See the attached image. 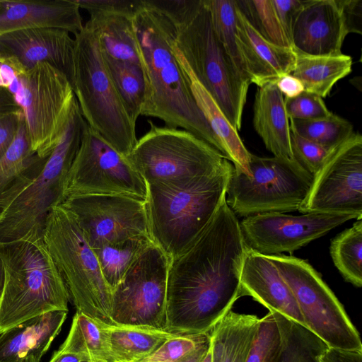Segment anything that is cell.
Returning <instances> with one entry per match:
<instances>
[{
  "label": "cell",
  "mask_w": 362,
  "mask_h": 362,
  "mask_svg": "<svg viewBox=\"0 0 362 362\" xmlns=\"http://www.w3.org/2000/svg\"><path fill=\"white\" fill-rule=\"evenodd\" d=\"M246 250L237 216L225 199L203 232L169 260L165 331L209 333L242 296Z\"/></svg>",
  "instance_id": "obj_1"
},
{
  "label": "cell",
  "mask_w": 362,
  "mask_h": 362,
  "mask_svg": "<svg viewBox=\"0 0 362 362\" xmlns=\"http://www.w3.org/2000/svg\"><path fill=\"white\" fill-rule=\"evenodd\" d=\"M132 20L145 81L141 116L156 117L167 127L190 132L221 154L173 52L175 28L173 23L144 0Z\"/></svg>",
  "instance_id": "obj_2"
},
{
  "label": "cell",
  "mask_w": 362,
  "mask_h": 362,
  "mask_svg": "<svg viewBox=\"0 0 362 362\" xmlns=\"http://www.w3.org/2000/svg\"><path fill=\"white\" fill-rule=\"evenodd\" d=\"M234 169L227 160L216 170L178 187L147 185L148 235L168 260L203 232L226 197Z\"/></svg>",
  "instance_id": "obj_3"
},
{
  "label": "cell",
  "mask_w": 362,
  "mask_h": 362,
  "mask_svg": "<svg viewBox=\"0 0 362 362\" xmlns=\"http://www.w3.org/2000/svg\"><path fill=\"white\" fill-rule=\"evenodd\" d=\"M4 284L0 296V334L49 312L69 311L70 296L44 240L0 244Z\"/></svg>",
  "instance_id": "obj_4"
},
{
  "label": "cell",
  "mask_w": 362,
  "mask_h": 362,
  "mask_svg": "<svg viewBox=\"0 0 362 362\" xmlns=\"http://www.w3.org/2000/svg\"><path fill=\"white\" fill-rule=\"evenodd\" d=\"M0 88L11 93L23 112L31 151L40 157L49 156L76 100L68 78L48 63L26 69L0 55Z\"/></svg>",
  "instance_id": "obj_5"
},
{
  "label": "cell",
  "mask_w": 362,
  "mask_h": 362,
  "mask_svg": "<svg viewBox=\"0 0 362 362\" xmlns=\"http://www.w3.org/2000/svg\"><path fill=\"white\" fill-rule=\"evenodd\" d=\"M71 85L88 125L126 157L136 141L129 115L105 66L97 35L86 23L74 35Z\"/></svg>",
  "instance_id": "obj_6"
},
{
  "label": "cell",
  "mask_w": 362,
  "mask_h": 362,
  "mask_svg": "<svg viewBox=\"0 0 362 362\" xmlns=\"http://www.w3.org/2000/svg\"><path fill=\"white\" fill-rule=\"evenodd\" d=\"M87 124L76 100L44 167L0 216V244L44 240L49 211L66 199L68 175Z\"/></svg>",
  "instance_id": "obj_7"
},
{
  "label": "cell",
  "mask_w": 362,
  "mask_h": 362,
  "mask_svg": "<svg viewBox=\"0 0 362 362\" xmlns=\"http://www.w3.org/2000/svg\"><path fill=\"white\" fill-rule=\"evenodd\" d=\"M43 239L76 312L111 324L112 291L93 249L63 205L49 211Z\"/></svg>",
  "instance_id": "obj_8"
},
{
  "label": "cell",
  "mask_w": 362,
  "mask_h": 362,
  "mask_svg": "<svg viewBox=\"0 0 362 362\" xmlns=\"http://www.w3.org/2000/svg\"><path fill=\"white\" fill-rule=\"evenodd\" d=\"M148 122V131L126 156L147 185L185 186L228 160L190 132Z\"/></svg>",
  "instance_id": "obj_9"
},
{
  "label": "cell",
  "mask_w": 362,
  "mask_h": 362,
  "mask_svg": "<svg viewBox=\"0 0 362 362\" xmlns=\"http://www.w3.org/2000/svg\"><path fill=\"white\" fill-rule=\"evenodd\" d=\"M175 28V47L239 131L250 83L240 75L216 39L204 0L185 23Z\"/></svg>",
  "instance_id": "obj_10"
},
{
  "label": "cell",
  "mask_w": 362,
  "mask_h": 362,
  "mask_svg": "<svg viewBox=\"0 0 362 362\" xmlns=\"http://www.w3.org/2000/svg\"><path fill=\"white\" fill-rule=\"evenodd\" d=\"M249 169L250 177L233 169L226 191L227 204L243 217L298 211L313 180L294 159L251 153Z\"/></svg>",
  "instance_id": "obj_11"
},
{
  "label": "cell",
  "mask_w": 362,
  "mask_h": 362,
  "mask_svg": "<svg viewBox=\"0 0 362 362\" xmlns=\"http://www.w3.org/2000/svg\"><path fill=\"white\" fill-rule=\"evenodd\" d=\"M267 257L291 290L306 328L328 347L362 349L359 333L342 304L307 261L281 254Z\"/></svg>",
  "instance_id": "obj_12"
},
{
  "label": "cell",
  "mask_w": 362,
  "mask_h": 362,
  "mask_svg": "<svg viewBox=\"0 0 362 362\" xmlns=\"http://www.w3.org/2000/svg\"><path fill=\"white\" fill-rule=\"evenodd\" d=\"M168 262L153 243L135 259L112 291L111 324L165 330Z\"/></svg>",
  "instance_id": "obj_13"
},
{
  "label": "cell",
  "mask_w": 362,
  "mask_h": 362,
  "mask_svg": "<svg viewBox=\"0 0 362 362\" xmlns=\"http://www.w3.org/2000/svg\"><path fill=\"white\" fill-rule=\"evenodd\" d=\"M146 184L126 157L88 124L70 168L66 198L120 194L146 200Z\"/></svg>",
  "instance_id": "obj_14"
},
{
  "label": "cell",
  "mask_w": 362,
  "mask_h": 362,
  "mask_svg": "<svg viewBox=\"0 0 362 362\" xmlns=\"http://www.w3.org/2000/svg\"><path fill=\"white\" fill-rule=\"evenodd\" d=\"M298 211L349 214L362 218V136L358 132L333 148L313 175Z\"/></svg>",
  "instance_id": "obj_15"
},
{
  "label": "cell",
  "mask_w": 362,
  "mask_h": 362,
  "mask_svg": "<svg viewBox=\"0 0 362 362\" xmlns=\"http://www.w3.org/2000/svg\"><path fill=\"white\" fill-rule=\"evenodd\" d=\"M91 248L148 235L145 201L120 194L75 195L62 204Z\"/></svg>",
  "instance_id": "obj_16"
},
{
  "label": "cell",
  "mask_w": 362,
  "mask_h": 362,
  "mask_svg": "<svg viewBox=\"0 0 362 362\" xmlns=\"http://www.w3.org/2000/svg\"><path fill=\"white\" fill-rule=\"evenodd\" d=\"M356 215L339 213H306L293 216L281 212L244 217L240 223L248 250L269 256L296 250L317 239Z\"/></svg>",
  "instance_id": "obj_17"
},
{
  "label": "cell",
  "mask_w": 362,
  "mask_h": 362,
  "mask_svg": "<svg viewBox=\"0 0 362 362\" xmlns=\"http://www.w3.org/2000/svg\"><path fill=\"white\" fill-rule=\"evenodd\" d=\"M348 34L338 0H304L293 27L291 47L302 54L339 55Z\"/></svg>",
  "instance_id": "obj_18"
},
{
  "label": "cell",
  "mask_w": 362,
  "mask_h": 362,
  "mask_svg": "<svg viewBox=\"0 0 362 362\" xmlns=\"http://www.w3.org/2000/svg\"><path fill=\"white\" fill-rule=\"evenodd\" d=\"M74 40L69 33L55 28L14 30L0 35V55L17 61L30 69L48 63L68 78L73 74Z\"/></svg>",
  "instance_id": "obj_19"
},
{
  "label": "cell",
  "mask_w": 362,
  "mask_h": 362,
  "mask_svg": "<svg viewBox=\"0 0 362 362\" xmlns=\"http://www.w3.org/2000/svg\"><path fill=\"white\" fill-rule=\"evenodd\" d=\"M83 25L74 0H0V35L31 28H55L75 35Z\"/></svg>",
  "instance_id": "obj_20"
},
{
  "label": "cell",
  "mask_w": 362,
  "mask_h": 362,
  "mask_svg": "<svg viewBox=\"0 0 362 362\" xmlns=\"http://www.w3.org/2000/svg\"><path fill=\"white\" fill-rule=\"evenodd\" d=\"M241 294L305 326L296 299L276 266L267 256L247 248L240 276Z\"/></svg>",
  "instance_id": "obj_21"
},
{
  "label": "cell",
  "mask_w": 362,
  "mask_h": 362,
  "mask_svg": "<svg viewBox=\"0 0 362 362\" xmlns=\"http://www.w3.org/2000/svg\"><path fill=\"white\" fill-rule=\"evenodd\" d=\"M238 45L250 83L257 87L276 83L293 71L296 53L291 47L274 45L262 37L250 25L235 3Z\"/></svg>",
  "instance_id": "obj_22"
},
{
  "label": "cell",
  "mask_w": 362,
  "mask_h": 362,
  "mask_svg": "<svg viewBox=\"0 0 362 362\" xmlns=\"http://www.w3.org/2000/svg\"><path fill=\"white\" fill-rule=\"evenodd\" d=\"M68 312L56 310L30 319L0 334V362L43 356L62 330Z\"/></svg>",
  "instance_id": "obj_23"
},
{
  "label": "cell",
  "mask_w": 362,
  "mask_h": 362,
  "mask_svg": "<svg viewBox=\"0 0 362 362\" xmlns=\"http://www.w3.org/2000/svg\"><path fill=\"white\" fill-rule=\"evenodd\" d=\"M173 49L187 78L196 103L219 144L221 154L232 163L235 171L250 177L249 163L251 153L245 148L238 131L193 74L174 43Z\"/></svg>",
  "instance_id": "obj_24"
},
{
  "label": "cell",
  "mask_w": 362,
  "mask_h": 362,
  "mask_svg": "<svg viewBox=\"0 0 362 362\" xmlns=\"http://www.w3.org/2000/svg\"><path fill=\"white\" fill-rule=\"evenodd\" d=\"M49 156L40 157L31 151L23 114L13 141L0 158V216L41 171Z\"/></svg>",
  "instance_id": "obj_25"
},
{
  "label": "cell",
  "mask_w": 362,
  "mask_h": 362,
  "mask_svg": "<svg viewBox=\"0 0 362 362\" xmlns=\"http://www.w3.org/2000/svg\"><path fill=\"white\" fill-rule=\"evenodd\" d=\"M253 126L274 156L294 159L284 98L275 83L257 87L253 105Z\"/></svg>",
  "instance_id": "obj_26"
},
{
  "label": "cell",
  "mask_w": 362,
  "mask_h": 362,
  "mask_svg": "<svg viewBox=\"0 0 362 362\" xmlns=\"http://www.w3.org/2000/svg\"><path fill=\"white\" fill-rule=\"evenodd\" d=\"M259 321L230 310L209 332L212 362H245Z\"/></svg>",
  "instance_id": "obj_27"
},
{
  "label": "cell",
  "mask_w": 362,
  "mask_h": 362,
  "mask_svg": "<svg viewBox=\"0 0 362 362\" xmlns=\"http://www.w3.org/2000/svg\"><path fill=\"white\" fill-rule=\"evenodd\" d=\"M113 362H141L164 342L177 335L148 326L103 322Z\"/></svg>",
  "instance_id": "obj_28"
},
{
  "label": "cell",
  "mask_w": 362,
  "mask_h": 362,
  "mask_svg": "<svg viewBox=\"0 0 362 362\" xmlns=\"http://www.w3.org/2000/svg\"><path fill=\"white\" fill-rule=\"evenodd\" d=\"M295 53V66L291 74L302 83L305 91L322 98L327 96L335 83L352 71V57L349 55L313 56Z\"/></svg>",
  "instance_id": "obj_29"
},
{
  "label": "cell",
  "mask_w": 362,
  "mask_h": 362,
  "mask_svg": "<svg viewBox=\"0 0 362 362\" xmlns=\"http://www.w3.org/2000/svg\"><path fill=\"white\" fill-rule=\"evenodd\" d=\"M132 16L116 13H92L86 22L97 35L101 50L110 57L141 64Z\"/></svg>",
  "instance_id": "obj_30"
},
{
  "label": "cell",
  "mask_w": 362,
  "mask_h": 362,
  "mask_svg": "<svg viewBox=\"0 0 362 362\" xmlns=\"http://www.w3.org/2000/svg\"><path fill=\"white\" fill-rule=\"evenodd\" d=\"M103 322L76 312L69 334L57 351L76 355L83 362H113Z\"/></svg>",
  "instance_id": "obj_31"
},
{
  "label": "cell",
  "mask_w": 362,
  "mask_h": 362,
  "mask_svg": "<svg viewBox=\"0 0 362 362\" xmlns=\"http://www.w3.org/2000/svg\"><path fill=\"white\" fill-rule=\"evenodd\" d=\"M279 326L282 345L276 362H321L328 347L305 327L278 313H274Z\"/></svg>",
  "instance_id": "obj_32"
},
{
  "label": "cell",
  "mask_w": 362,
  "mask_h": 362,
  "mask_svg": "<svg viewBox=\"0 0 362 362\" xmlns=\"http://www.w3.org/2000/svg\"><path fill=\"white\" fill-rule=\"evenodd\" d=\"M152 243L149 236L144 235L92 248L112 291L135 259Z\"/></svg>",
  "instance_id": "obj_33"
},
{
  "label": "cell",
  "mask_w": 362,
  "mask_h": 362,
  "mask_svg": "<svg viewBox=\"0 0 362 362\" xmlns=\"http://www.w3.org/2000/svg\"><path fill=\"white\" fill-rule=\"evenodd\" d=\"M102 54L107 69L129 115L136 122L141 116L145 96V81L141 64L117 60L103 52Z\"/></svg>",
  "instance_id": "obj_34"
},
{
  "label": "cell",
  "mask_w": 362,
  "mask_h": 362,
  "mask_svg": "<svg viewBox=\"0 0 362 362\" xmlns=\"http://www.w3.org/2000/svg\"><path fill=\"white\" fill-rule=\"evenodd\" d=\"M204 3L216 39L240 75L250 83L237 41L235 1L204 0Z\"/></svg>",
  "instance_id": "obj_35"
},
{
  "label": "cell",
  "mask_w": 362,
  "mask_h": 362,
  "mask_svg": "<svg viewBox=\"0 0 362 362\" xmlns=\"http://www.w3.org/2000/svg\"><path fill=\"white\" fill-rule=\"evenodd\" d=\"M330 255L343 278L356 287L362 286V218L331 241Z\"/></svg>",
  "instance_id": "obj_36"
},
{
  "label": "cell",
  "mask_w": 362,
  "mask_h": 362,
  "mask_svg": "<svg viewBox=\"0 0 362 362\" xmlns=\"http://www.w3.org/2000/svg\"><path fill=\"white\" fill-rule=\"evenodd\" d=\"M289 123L291 132L329 149L339 146L354 133L351 123L332 112L314 119H289Z\"/></svg>",
  "instance_id": "obj_37"
},
{
  "label": "cell",
  "mask_w": 362,
  "mask_h": 362,
  "mask_svg": "<svg viewBox=\"0 0 362 362\" xmlns=\"http://www.w3.org/2000/svg\"><path fill=\"white\" fill-rule=\"evenodd\" d=\"M235 3L250 25L262 37L277 46L292 48L272 0H235Z\"/></svg>",
  "instance_id": "obj_38"
},
{
  "label": "cell",
  "mask_w": 362,
  "mask_h": 362,
  "mask_svg": "<svg viewBox=\"0 0 362 362\" xmlns=\"http://www.w3.org/2000/svg\"><path fill=\"white\" fill-rule=\"evenodd\" d=\"M282 345L281 334L274 313L259 319L245 362H276Z\"/></svg>",
  "instance_id": "obj_39"
},
{
  "label": "cell",
  "mask_w": 362,
  "mask_h": 362,
  "mask_svg": "<svg viewBox=\"0 0 362 362\" xmlns=\"http://www.w3.org/2000/svg\"><path fill=\"white\" fill-rule=\"evenodd\" d=\"M210 341L209 333L175 335L141 362H182Z\"/></svg>",
  "instance_id": "obj_40"
},
{
  "label": "cell",
  "mask_w": 362,
  "mask_h": 362,
  "mask_svg": "<svg viewBox=\"0 0 362 362\" xmlns=\"http://www.w3.org/2000/svg\"><path fill=\"white\" fill-rule=\"evenodd\" d=\"M291 144L294 160L313 177L333 150L303 138L291 131Z\"/></svg>",
  "instance_id": "obj_41"
},
{
  "label": "cell",
  "mask_w": 362,
  "mask_h": 362,
  "mask_svg": "<svg viewBox=\"0 0 362 362\" xmlns=\"http://www.w3.org/2000/svg\"><path fill=\"white\" fill-rule=\"evenodd\" d=\"M284 105L289 119H314L332 113L321 97L306 91L293 98H284Z\"/></svg>",
  "instance_id": "obj_42"
},
{
  "label": "cell",
  "mask_w": 362,
  "mask_h": 362,
  "mask_svg": "<svg viewBox=\"0 0 362 362\" xmlns=\"http://www.w3.org/2000/svg\"><path fill=\"white\" fill-rule=\"evenodd\" d=\"M177 27L185 23L199 7L201 0H144Z\"/></svg>",
  "instance_id": "obj_43"
},
{
  "label": "cell",
  "mask_w": 362,
  "mask_h": 362,
  "mask_svg": "<svg viewBox=\"0 0 362 362\" xmlns=\"http://www.w3.org/2000/svg\"><path fill=\"white\" fill-rule=\"evenodd\" d=\"M80 8L90 13H116L133 16L142 4V0H74Z\"/></svg>",
  "instance_id": "obj_44"
},
{
  "label": "cell",
  "mask_w": 362,
  "mask_h": 362,
  "mask_svg": "<svg viewBox=\"0 0 362 362\" xmlns=\"http://www.w3.org/2000/svg\"><path fill=\"white\" fill-rule=\"evenodd\" d=\"M284 31L291 44L294 25L303 8L304 0H272Z\"/></svg>",
  "instance_id": "obj_45"
},
{
  "label": "cell",
  "mask_w": 362,
  "mask_h": 362,
  "mask_svg": "<svg viewBox=\"0 0 362 362\" xmlns=\"http://www.w3.org/2000/svg\"><path fill=\"white\" fill-rule=\"evenodd\" d=\"M22 116L23 112L19 109L0 117V158L13 141Z\"/></svg>",
  "instance_id": "obj_46"
},
{
  "label": "cell",
  "mask_w": 362,
  "mask_h": 362,
  "mask_svg": "<svg viewBox=\"0 0 362 362\" xmlns=\"http://www.w3.org/2000/svg\"><path fill=\"white\" fill-rule=\"evenodd\" d=\"M349 33L361 34L362 1L338 0Z\"/></svg>",
  "instance_id": "obj_47"
},
{
  "label": "cell",
  "mask_w": 362,
  "mask_h": 362,
  "mask_svg": "<svg viewBox=\"0 0 362 362\" xmlns=\"http://www.w3.org/2000/svg\"><path fill=\"white\" fill-rule=\"evenodd\" d=\"M321 362H362V349H341L327 347Z\"/></svg>",
  "instance_id": "obj_48"
},
{
  "label": "cell",
  "mask_w": 362,
  "mask_h": 362,
  "mask_svg": "<svg viewBox=\"0 0 362 362\" xmlns=\"http://www.w3.org/2000/svg\"><path fill=\"white\" fill-rule=\"evenodd\" d=\"M284 98H293L305 91L302 83L292 74H286L278 78L275 83Z\"/></svg>",
  "instance_id": "obj_49"
},
{
  "label": "cell",
  "mask_w": 362,
  "mask_h": 362,
  "mask_svg": "<svg viewBox=\"0 0 362 362\" xmlns=\"http://www.w3.org/2000/svg\"><path fill=\"white\" fill-rule=\"evenodd\" d=\"M19 109L11 93L6 89L0 88V117Z\"/></svg>",
  "instance_id": "obj_50"
},
{
  "label": "cell",
  "mask_w": 362,
  "mask_h": 362,
  "mask_svg": "<svg viewBox=\"0 0 362 362\" xmlns=\"http://www.w3.org/2000/svg\"><path fill=\"white\" fill-rule=\"evenodd\" d=\"M4 267L1 259L0 258V296L1 294L4 284Z\"/></svg>",
  "instance_id": "obj_51"
},
{
  "label": "cell",
  "mask_w": 362,
  "mask_h": 362,
  "mask_svg": "<svg viewBox=\"0 0 362 362\" xmlns=\"http://www.w3.org/2000/svg\"><path fill=\"white\" fill-rule=\"evenodd\" d=\"M42 356L40 355H30L28 357L25 358L21 362H40Z\"/></svg>",
  "instance_id": "obj_52"
},
{
  "label": "cell",
  "mask_w": 362,
  "mask_h": 362,
  "mask_svg": "<svg viewBox=\"0 0 362 362\" xmlns=\"http://www.w3.org/2000/svg\"><path fill=\"white\" fill-rule=\"evenodd\" d=\"M201 362H212V356H211V346L206 354L205 355L204 358L202 359Z\"/></svg>",
  "instance_id": "obj_53"
}]
</instances>
